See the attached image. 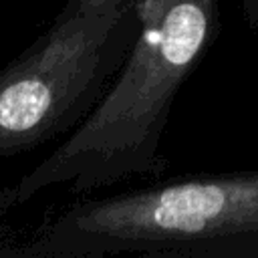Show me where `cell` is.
I'll return each instance as SVG.
<instances>
[{
	"label": "cell",
	"instance_id": "7a4b0ae2",
	"mask_svg": "<svg viewBox=\"0 0 258 258\" xmlns=\"http://www.w3.org/2000/svg\"><path fill=\"white\" fill-rule=\"evenodd\" d=\"M258 258V169L202 173L64 206L22 244L18 258Z\"/></svg>",
	"mask_w": 258,
	"mask_h": 258
},
{
	"label": "cell",
	"instance_id": "6da1fadb",
	"mask_svg": "<svg viewBox=\"0 0 258 258\" xmlns=\"http://www.w3.org/2000/svg\"><path fill=\"white\" fill-rule=\"evenodd\" d=\"M137 38L91 115L18 183L20 204L69 183L85 194L159 177L171 105L220 34V0H141Z\"/></svg>",
	"mask_w": 258,
	"mask_h": 258
},
{
	"label": "cell",
	"instance_id": "277c9868",
	"mask_svg": "<svg viewBox=\"0 0 258 258\" xmlns=\"http://www.w3.org/2000/svg\"><path fill=\"white\" fill-rule=\"evenodd\" d=\"M141 0H67L58 16H79V14H101L119 10L125 6H137Z\"/></svg>",
	"mask_w": 258,
	"mask_h": 258
},
{
	"label": "cell",
	"instance_id": "5b68a950",
	"mask_svg": "<svg viewBox=\"0 0 258 258\" xmlns=\"http://www.w3.org/2000/svg\"><path fill=\"white\" fill-rule=\"evenodd\" d=\"M16 206H20L18 187L16 185H2L0 187V226H2V220L8 216V212Z\"/></svg>",
	"mask_w": 258,
	"mask_h": 258
},
{
	"label": "cell",
	"instance_id": "3957f363",
	"mask_svg": "<svg viewBox=\"0 0 258 258\" xmlns=\"http://www.w3.org/2000/svg\"><path fill=\"white\" fill-rule=\"evenodd\" d=\"M139 24L137 6L56 16L0 71V157L75 131L111 87Z\"/></svg>",
	"mask_w": 258,
	"mask_h": 258
}]
</instances>
